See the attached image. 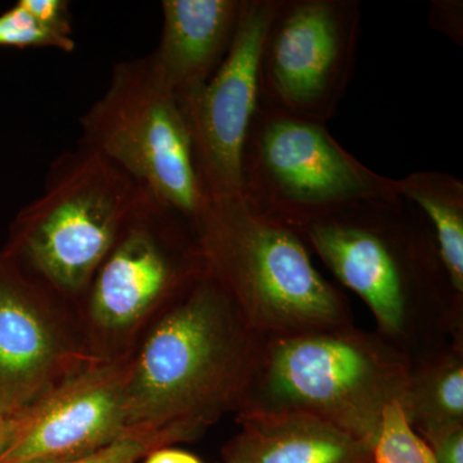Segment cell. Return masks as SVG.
I'll return each instance as SVG.
<instances>
[{"label":"cell","mask_w":463,"mask_h":463,"mask_svg":"<svg viewBox=\"0 0 463 463\" xmlns=\"http://www.w3.org/2000/svg\"><path fill=\"white\" fill-rule=\"evenodd\" d=\"M240 430L222 463H370L373 448L336 426L301 412L237 414Z\"/></svg>","instance_id":"5bb4252c"},{"label":"cell","mask_w":463,"mask_h":463,"mask_svg":"<svg viewBox=\"0 0 463 463\" xmlns=\"http://www.w3.org/2000/svg\"><path fill=\"white\" fill-rule=\"evenodd\" d=\"M149 197L79 142L52 161L42 194L14 216L2 251L80 310L99 265Z\"/></svg>","instance_id":"277c9868"},{"label":"cell","mask_w":463,"mask_h":463,"mask_svg":"<svg viewBox=\"0 0 463 463\" xmlns=\"http://www.w3.org/2000/svg\"><path fill=\"white\" fill-rule=\"evenodd\" d=\"M402 199L421 210L437 241L453 291L463 297V182L452 174L416 172L395 179Z\"/></svg>","instance_id":"9a60e30c"},{"label":"cell","mask_w":463,"mask_h":463,"mask_svg":"<svg viewBox=\"0 0 463 463\" xmlns=\"http://www.w3.org/2000/svg\"><path fill=\"white\" fill-rule=\"evenodd\" d=\"M80 141L157 201L194 222L206 205L190 132L175 96L147 56L116 63L105 93L80 118Z\"/></svg>","instance_id":"ba28073f"},{"label":"cell","mask_w":463,"mask_h":463,"mask_svg":"<svg viewBox=\"0 0 463 463\" xmlns=\"http://www.w3.org/2000/svg\"><path fill=\"white\" fill-rule=\"evenodd\" d=\"M0 48L33 50L51 48L72 53L76 50L74 38H65L42 26L21 5L20 0L0 14Z\"/></svg>","instance_id":"ac0fdd59"},{"label":"cell","mask_w":463,"mask_h":463,"mask_svg":"<svg viewBox=\"0 0 463 463\" xmlns=\"http://www.w3.org/2000/svg\"><path fill=\"white\" fill-rule=\"evenodd\" d=\"M412 373L398 344L353 325L267 337L236 416L312 414L373 448L386 407L407 403Z\"/></svg>","instance_id":"7a4b0ae2"},{"label":"cell","mask_w":463,"mask_h":463,"mask_svg":"<svg viewBox=\"0 0 463 463\" xmlns=\"http://www.w3.org/2000/svg\"><path fill=\"white\" fill-rule=\"evenodd\" d=\"M142 463H203L199 457L173 447L160 448L148 453Z\"/></svg>","instance_id":"cb8c5ba5"},{"label":"cell","mask_w":463,"mask_h":463,"mask_svg":"<svg viewBox=\"0 0 463 463\" xmlns=\"http://www.w3.org/2000/svg\"><path fill=\"white\" fill-rule=\"evenodd\" d=\"M295 232L364 301L381 336L392 343L407 337L417 307H462L430 224L408 200L365 201Z\"/></svg>","instance_id":"5b68a950"},{"label":"cell","mask_w":463,"mask_h":463,"mask_svg":"<svg viewBox=\"0 0 463 463\" xmlns=\"http://www.w3.org/2000/svg\"><path fill=\"white\" fill-rule=\"evenodd\" d=\"M241 194L292 231L356 203L401 197L395 179L349 154L327 125L260 105L243 145Z\"/></svg>","instance_id":"8992f818"},{"label":"cell","mask_w":463,"mask_h":463,"mask_svg":"<svg viewBox=\"0 0 463 463\" xmlns=\"http://www.w3.org/2000/svg\"><path fill=\"white\" fill-rule=\"evenodd\" d=\"M279 0H245L227 57L213 78L178 99L206 200L242 196L241 160L259 105V61Z\"/></svg>","instance_id":"8fae6325"},{"label":"cell","mask_w":463,"mask_h":463,"mask_svg":"<svg viewBox=\"0 0 463 463\" xmlns=\"http://www.w3.org/2000/svg\"><path fill=\"white\" fill-rule=\"evenodd\" d=\"M25 411L20 413H9L0 411V459L11 449L23 428Z\"/></svg>","instance_id":"603a6c76"},{"label":"cell","mask_w":463,"mask_h":463,"mask_svg":"<svg viewBox=\"0 0 463 463\" xmlns=\"http://www.w3.org/2000/svg\"><path fill=\"white\" fill-rule=\"evenodd\" d=\"M438 463H463V425L421 437Z\"/></svg>","instance_id":"7402d4cb"},{"label":"cell","mask_w":463,"mask_h":463,"mask_svg":"<svg viewBox=\"0 0 463 463\" xmlns=\"http://www.w3.org/2000/svg\"><path fill=\"white\" fill-rule=\"evenodd\" d=\"M245 0H164L152 72L176 99L206 84L227 57Z\"/></svg>","instance_id":"4fadbf2b"},{"label":"cell","mask_w":463,"mask_h":463,"mask_svg":"<svg viewBox=\"0 0 463 463\" xmlns=\"http://www.w3.org/2000/svg\"><path fill=\"white\" fill-rule=\"evenodd\" d=\"M205 273L194 228L154 197L130 219L80 306L91 354H132L148 328Z\"/></svg>","instance_id":"52a82bcc"},{"label":"cell","mask_w":463,"mask_h":463,"mask_svg":"<svg viewBox=\"0 0 463 463\" xmlns=\"http://www.w3.org/2000/svg\"><path fill=\"white\" fill-rule=\"evenodd\" d=\"M94 361L79 307L0 250V411L24 412Z\"/></svg>","instance_id":"30bf717a"},{"label":"cell","mask_w":463,"mask_h":463,"mask_svg":"<svg viewBox=\"0 0 463 463\" xmlns=\"http://www.w3.org/2000/svg\"><path fill=\"white\" fill-rule=\"evenodd\" d=\"M42 26L65 38H74L71 12L67 0H20Z\"/></svg>","instance_id":"ffe728a7"},{"label":"cell","mask_w":463,"mask_h":463,"mask_svg":"<svg viewBox=\"0 0 463 463\" xmlns=\"http://www.w3.org/2000/svg\"><path fill=\"white\" fill-rule=\"evenodd\" d=\"M370 463H373V459H371V462Z\"/></svg>","instance_id":"d4e9b609"},{"label":"cell","mask_w":463,"mask_h":463,"mask_svg":"<svg viewBox=\"0 0 463 463\" xmlns=\"http://www.w3.org/2000/svg\"><path fill=\"white\" fill-rule=\"evenodd\" d=\"M404 413L420 437L463 425V359L461 350L413 367Z\"/></svg>","instance_id":"2e32d148"},{"label":"cell","mask_w":463,"mask_h":463,"mask_svg":"<svg viewBox=\"0 0 463 463\" xmlns=\"http://www.w3.org/2000/svg\"><path fill=\"white\" fill-rule=\"evenodd\" d=\"M163 448L156 439L149 435L128 432L109 446L67 461L52 463H138L148 453Z\"/></svg>","instance_id":"d6986e66"},{"label":"cell","mask_w":463,"mask_h":463,"mask_svg":"<svg viewBox=\"0 0 463 463\" xmlns=\"http://www.w3.org/2000/svg\"><path fill=\"white\" fill-rule=\"evenodd\" d=\"M358 0H279L259 61V105L327 125L355 72Z\"/></svg>","instance_id":"9c48e42d"},{"label":"cell","mask_w":463,"mask_h":463,"mask_svg":"<svg viewBox=\"0 0 463 463\" xmlns=\"http://www.w3.org/2000/svg\"><path fill=\"white\" fill-rule=\"evenodd\" d=\"M429 24L458 47L463 44L462 0H434L429 12Z\"/></svg>","instance_id":"44dd1931"},{"label":"cell","mask_w":463,"mask_h":463,"mask_svg":"<svg viewBox=\"0 0 463 463\" xmlns=\"http://www.w3.org/2000/svg\"><path fill=\"white\" fill-rule=\"evenodd\" d=\"M265 339L203 273L158 317L130 355L128 432L173 447L239 412Z\"/></svg>","instance_id":"6da1fadb"},{"label":"cell","mask_w":463,"mask_h":463,"mask_svg":"<svg viewBox=\"0 0 463 463\" xmlns=\"http://www.w3.org/2000/svg\"><path fill=\"white\" fill-rule=\"evenodd\" d=\"M130 355L91 362L27 408L20 434L0 463L67 461L128 434Z\"/></svg>","instance_id":"7c38bea8"},{"label":"cell","mask_w":463,"mask_h":463,"mask_svg":"<svg viewBox=\"0 0 463 463\" xmlns=\"http://www.w3.org/2000/svg\"><path fill=\"white\" fill-rule=\"evenodd\" d=\"M194 232L205 272L261 336L352 325L345 298L317 270L297 232L242 196L206 201Z\"/></svg>","instance_id":"3957f363"},{"label":"cell","mask_w":463,"mask_h":463,"mask_svg":"<svg viewBox=\"0 0 463 463\" xmlns=\"http://www.w3.org/2000/svg\"><path fill=\"white\" fill-rule=\"evenodd\" d=\"M373 463H438L430 447L411 426L403 407H386L380 434L373 448Z\"/></svg>","instance_id":"e0dca14e"}]
</instances>
